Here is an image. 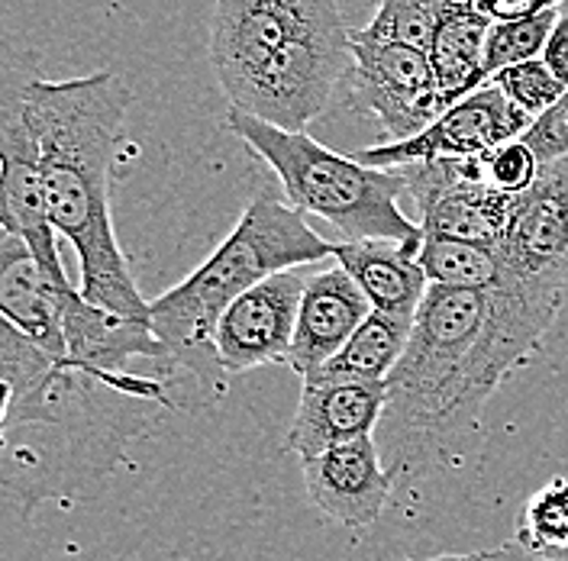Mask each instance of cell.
Returning <instances> with one entry per match:
<instances>
[{
  "label": "cell",
  "instance_id": "26",
  "mask_svg": "<svg viewBox=\"0 0 568 561\" xmlns=\"http://www.w3.org/2000/svg\"><path fill=\"white\" fill-rule=\"evenodd\" d=\"M465 3H471L478 13H485L491 23H497V20H520L542 10H556V7H566L568 0H465Z\"/></svg>",
  "mask_w": 568,
  "mask_h": 561
},
{
  "label": "cell",
  "instance_id": "10",
  "mask_svg": "<svg viewBox=\"0 0 568 561\" xmlns=\"http://www.w3.org/2000/svg\"><path fill=\"white\" fill-rule=\"evenodd\" d=\"M532 116L507 101L495 81L449 104L426 130L400 142H378L355 159L375 169H410L436 159H481L495 145L530 130Z\"/></svg>",
  "mask_w": 568,
  "mask_h": 561
},
{
  "label": "cell",
  "instance_id": "16",
  "mask_svg": "<svg viewBox=\"0 0 568 561\" xmlns=\"http://www.w3.org/2000/svg\"><path fill=\"white\" fill-rule=\"evenodd\" d=\"M74 287H59L42 272L30 246L3 233L0 239V314L17 323L30 339L59 358H71L65 339V294Z\"/></svg>",
  "mask_w": 568,
  "mask_h": 561
},
{
  "label": "cell",
  "instance_id": "3",
  "mask_svg": "<svg viewBox=\"0 0 568 561\" xmlns=\"http://www.w3.org/2000/svg\"><path fill=\"white\" fill-rule=\"evenodd\" d=\"M133 91L113 71L69 81H23V106L42 152L49 213L78 255L81 294L113 314L152 323V300L120 252L110 207L116 152Z\"/></svg>",
  "mask_w": 568,
  "mask_h": 561
},
{
  "label": "cell",
  "instance_id": "13",
  "mask_svg": "<svg viewBox=\"0 0 568 561\" xmlns=\"http://www.w3.org/2000/svg\"><path fill=\"white\" fill-rule=\"evenodd\" d=\"M388 407V381H355V378H304L301 404L284 436L287 452L311 458L378 432Z\"/></svg>",
  "mask_w": 568,
  "mask_h": 561
},
{
  "label": "cell",
  "instance_id": "9",
  "mask_svg": "<svg viewBox=\"0 0 568 561\" xmlns=\"http://www.w3.org/2000/svg\"><path fill=\"white\" fill-rule=\"evenodd\" d=\"M407 175L426 236L504 246L520 194L491 187L481 175V159H436L397 169Z\"/></svg>",
  "mask_w": 568,
  "mask_h": 561
},
{
  "label": "cell",
  "instance_id": "7",
  "mask_svg": "<svg viewBox=\"0 0 568 561\" xmlns=\"http://www.w3.org/2000/svg\"><path fill=\"white\" fill-rule=\"evenodd\" d=\"M353 98L378 116L385 130L382 142L410 140L446 110L426 49L362 30L353 33Z\"/></svg>",
  "mask_w": 568,
  "mask_h": 561
},
{
  "label": "cell",
  "instance_id": "6",
  "mask_svg": "<svg viewBox=\"0 0 568 561\" xmlns=\"http://www.w3.org/2000/svg\"><path fill=\"white\" fill-rule=\"evenodd\" d=\"M226 126L278 175L291 207L326 220L343 239H397L414 248L424 246V226L397 204L400 194L410 191L404 172L346 159L307 130H284L240 106H230Z\"/></svg>",
  "mask_w": 568,
  "mask_h": 561
},
{
  "label": "cell",
  "instance_id": "25",
  "mask_svg": "<svg viewBox=\"0 0 568 561\" xmlns=\"http://www.w3.org/2000/svg\"><path fill=\"white\" fill-rule=\"evenodd\" d=\"M539 172H542V162H539V155L532 152V145L524 136L500 142L491 152L481 155V175H485V181L491 187H497V191H507V194L530 191Z\"/></svg>",
  "mask_w": 568,
  "mask_h": 561
},
{
  "label": "cell",
  "instance_id": "29",
  "mask_svg": "<svg viewBox=\"0 0 568 561\" xmlns=\"http://www.w3.org/2000/svg\"><path fill=\"white\" fill-rule=\"evenodd\" d=\"M429 561H481V555L475 552V555H459V552H449V555H436V559Z\"/></svg>",
  "mask_w": 568,
  "mask_h": 561
},
{
  "label": "cell",
  "instance_id": "28",
  "mask_svg": "<svg viewBox=\"0 0 568 561\" xmlns=\"http://www.w3.org/2000/svg\"><path fill=\"white\" fill-rule=\"evenodd\" d=\"M542 62L568 88V3L559 10V20H556V27L549 33V42L542 49Z\"/></svg>",
  "mask_w": 568,
  "mask_h": 561
},
{
  "label": "cell",
  "instance_id": "4",
  "mask_svg": "<svg viewBox=\"0 0 568 561\" xmlns=\"http://www.w3.org/2000/svg\"><path fill=\"white\" fill-rule=\"evenodd\" d=\"M211 65L230 106L307 130L353 69L339 0H213Z\"/></svg>",
  "mask_w": 568,
  "mask_h": 561
},
{
  "label": "cell",
  "instance_id": "12",
  "mask_svg": "<svg viewBox=\"0 0 568 561\" xmlns=\"http://www.w3.org/2000/svg\"><path fill=\"white\" fill-rule=\"evenodd\" d=\"M307 500L333 523L346 529H365L385 513L394 475L385 465L375 436L333 446L326 452L301 458Z\"/></svg>",
  "mask_w": 568,
  "mask_h": 561
},
{
  "label": "cell",
  "instance_id": "15",
  "mask_svg": "<svg viewBox=\"0 0 568 561\" xmlns=\"http://www.w3.org/2000/svg\"><path fill=\"white\" fill-rule=\"evenodd\" d=\"M500 255L520 275H568V155L517 197Z\"/></svg>",
  "mask_w": 568,
  "mask_h": 561
},
{
  "label": "cell",
  "instance_id": "27",
  "mask_svg": "<svg viewBox=\"0 0 568 561\" xmlns=\"http://www.w3.org/2000/svg\"><path fill=\"white\" fill-rule=\"evenodd\" d=\"M481 561H568V549L556 545H532L527 539L514 536L507 545H500L495 552H478Z\"/></svg>",
  "mask_w": 568,
  "mask_h": 561
},
{
  "label": "cell",
  "instance_id": "5",
  "mask_svg": "<svg viewBox=\"0 0 568 561\" xmlns=\"http://www.w3.org/2000/svg\"><path fill=\"white\" fill-rule=\"evenodd\" d=\"M333 248L336 243L314 233L297 207L262 194L207 262L152 300L149 319L155 336L204 400H216L230 378L216 355V323L226 307L258 280L333 258Z\"/></svg>",
  "mask_w": 568,
  "mask_h": 561
},
{
  "label": "cell",
  "instance_id": "24",
  "mask_svg": "<svg viewBox=\"0 0 568 561\" xmlns=\"http://www.w3.org/2000/svg\"><path fill=\"white\" fill-rule=\"evenodd\" d=\"M517 536L532 545L568 549V478H556L532 493L524 507Z\"/></svg>",
  "mask_w": 568,
  "mask_h": 561
},
{
  "label": "cell",
  "instance_id": "18",
  "mask_svg": "<svg viewBox=\"0 0 568 561\" xmlns=\"http://www.w3.org/2000/svg\"><path fill=\"white\" fill-rule=\"evenodd\" d=\"M488 30L491 20L465 0H456L453 10L443 17L439 30L429 42V62L443 91V106L456 104L465 94L491 81L485 69Z\"/></svg>",
  "mask_w": 568,
  "mask_h": 561
},
{
  "label": "cell",
  "instance_id": "23",
  "mask_svg": "<svg viewBox=\"0 0 568 561\" xmlns=\"http://www.w3.org/2000/svg\"><path fill=\"white\" fill-rule=\"evenodd\" d=\"M497 88L507 94L510 104H517L520 110H527L532 120L539 113H546L549 106L556 104L568 88L552 74V69L542 59H530V62H514L507 69H500L491 74Z\"/></svg>",
  "mask_w": 568,
  "mask_h": 561
},
{
  "label": "cell",
  "instance_id": "2",
  "mask_svg": "<svg viewBox=\"0 0 568 561\" xmlns=\"http://www.w3.org/2000/svg\"><path fill=\"white\" fill-rule=\"evenodd\" d=\"M3 381V500L30 513L130 461V446L162 414L181 410L169 375L116 381L74 358H59L7 316L0 319Z\"/></svg>",
  "mask_w": 568,
  "mask_h": 561
},
{
  "label": "cell",
  "instance_id": "17",
  "mask_svg": "<svg viewBox=\"0 0 568 561\" xmlns=\"http://www.w3.org/2000/svg\"><path fill=\"white\" fill-rule=\"evenodd\" d=\"M333 258L353 275L372 310L417 316L429 290L420 248L397 239H346L336 243Z\"/></svg>",
  "mask_w": 568,
  "mask_h": 561
},
{
  "label": "cell",
  "instance_id": "11",
  "mask_svg": "<svg viewBox=\"0 0 568 561\" xmlns=\"http://www.w3.org/2000/svg\"><path fill=\"white\" fill-rule=\"evenodd\" d=\"M304 284L307 278L297 268H287L258 280L226 307L216 323V355L226 375L287 361Z\"/></svg>",
  "mask_w": 568,
  "mask_h": 561
},
{
  "label": "cell",
  "instance_id": "22",
  "mask_svg": "<svg viewBox=\"0 0 568 561\" xmlns=\"http://www.w3.org/2000/svg\"><path fill=\"white\" fill-rule=\"evenodd\" d=\"M559 10H542L532 17H520V20H497L488 30V42H485V69L488 78L495 71L507 69L514 62H530V59H542V49L549 42V33L559 20Z\"/></svg>",
  "mask_w": 568,
  "mask_h": 561
},
{
  "label": "cell",
  "instance_id": "21",
  "mask_svg": "<svg viewBox=\"0 0 568 561\" xmlns=\"http://www.w3.org/2000/svg\"><path fill=\"white\" fill-rule=\"evenodd\" d=\"M456 0H378L375 17L368 27H362L365 35L407 42L429 52V42L439 30L443 17L453 10Z\"/></svg>",
  "mask_w": 568,
  "mask_h": 561
},
{
  "label": "cell",
  "instance_id": "8",
  "mask_svg": "<svg viewBox=\"0 0 568 561\" xmlns=\"http://www.w3.org/2000/svg\"><path fill=\"white\" fill-rule=\"evenodd\" d=\"M0 162H3V233L20 236L42 272L55 280L59 287H74L59 255V230L49 213V194L42 177V152L36 130L30 126L27 106H23V84H13L7 74L3 104H0Z\"/></svg>",
  "mask_w": 568,
  "mask_h": 561
},
{
  "label": "cell",
  "instance_id": "14",
  "mask_svg": "<svg viewBox=\"0 0 568 561\" xmlns=\"http://www.w3.org/2000/svg\"><path fill=\"white\" fill-rule=\"evenodd\" d=\"M372 314L368 297L355 278L333 258V265L307 275L297 329L287 351V368L301 378L320 371L336 351L346 346V339L358 329V323Z\"/></svg>",
  "mask_w": 568,
  "mask_h": 561
},
{
  "label": "cell",
  "instance_id": "20",
  "mask_svg": "<svg viewBox=\"0 0 568 561\" xmlns=\"http://www.w3.org/2000/svg\"><path fill=\"white\" fill-rule=\"evenodd\" d=\"M420 265L429 284L468 287V290H488L507 272V262L497 246L443 239V236H424Z\"/></svg>",
  "mask_w": 568,
  "mask_h": 561
},
{
  "label": "cell",
  "instance_id": "1",
  "mask_svg": "<svg viewBox=\"0 0 568 561\" xmlns=\"http://www.w3.org/2000/svg\"><path fill=\"white\" fill-rule=\"evenodd\" d=\"M566 284L510 265L488 290L429 284L375 432L394 478H426L465 456L497 387L542 349Z\"/></svg>",
  "mask_w": 568,
  "mask_h": 561
},
{
  "label": "cell",
  "instance_id": "19",
  "mask_svg": "<svg viewBox=\"0 0 568 561\" xmlns=\"http://www.w3.org/2000/svg\"><path fill=\"white\" fill-rule=\"evenodd\" d=\"M414 319L417 316L372 310L358 323V329H355L353 336L346 339V346L336 351L314 375L355 378V381H388V375L397 368V361L404 358L407 343L414 336Z\"/></svg>",
  "mask_w": 568,
  "mask_h": 561
}]
</instances>
